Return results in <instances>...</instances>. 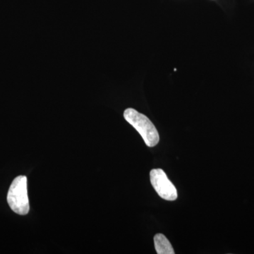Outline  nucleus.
Returning a JSON list of instances; mask_svg holds the SVG:
<instances>
[{"label":"nucleus","mask_w":254,"mask_h":254,"mask_svg":"<svg viewBox=\"0 0 254 254\" xmlns=\"http://www.w3.org/2000/svg\"><path fill=\"white\" fill-rule=\"evenodd\" d=\"M7 202L14 213L21 215L28 213L30 205L28 197L27 177L21 175L14 179L8 191Z\"/></svg>","instance_id":"f03ea898"},{"label":"nucleus","mask_w":254,"mask_h":254,"mask_svg":"<svg viewBox=\"0 0 254 254\" xmlns=\"http://www.w3.org/2000/svg\"><path fill=\"white\" fill-rule=\"evenodd\" d=\"M124 118L139 133L148 147L152 148L158 144L160 141L158 130L145 115L133 108H127L124 113Z\"/></svg>","instance_id":"f257e3e1"},{"label":"nucleus","mask_w":254,"mask_h":254,"mask_svg":"<svg viewBox=\"0 0 254 254\" xmlns=\"http://www.w3.org/2000/svg\"><path fill=\"white\" fill-rule=\"evenodd\" d=\"M155 249L158 254H175L170 241L163 234H157L154 237Z\"/></svg>","instance_id":"20e7f679"},{"label":"nucleus","mask_w":254,"mask_h":254,"mask_svg":"<svg viewBox=\"0 0 254 254\" xmlns=\"http://www.w3.org/2000/svg\"><path fill=\"white\" fill-rule=\"evenodd\" d=\"M150 179L152 186L162 198L171 201L177 199L176 188L162 169L152 170L150 173Z\"/></svg>","instance_id":"7ed1b4c3"}]
</instances>
